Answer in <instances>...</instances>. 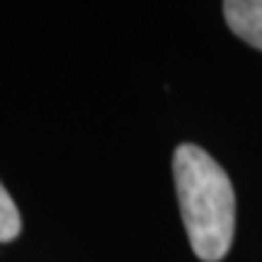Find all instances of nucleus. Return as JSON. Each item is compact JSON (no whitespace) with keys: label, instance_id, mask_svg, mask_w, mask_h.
I'll return each mask as SVG.
<instances>
[{"label":"nucleus","instance_id":"nucleus-2","mask_svg":"<svg viewBox=\"0 0 262 262\" xmlns=\"http://www.w3.org/2000/svg\"><path fill=\"white\" fill-rule=\"evenodd\" d=\"M224 17L233 34L262 51V0H228Z\"/></svg>","mask_w":262,"mask_h":262},{"label":"nucleus","instance_id":"nucleus-3","mask_svg":"<svg viewBox=\"0 0 262 262\" xmlns=\"http://www.w3.org/2000/svg\"><path fill=\"white\" fill-rule=\"evenodd\" d=\"M19 231H22V216H19L12 196L8 194V189L0 185V243L15 241Z\"/></svg>","mask_w":262,"mask_h":262},{"label":"nucleus","instance_id":"nucleus-1","mask_svg":"<svg viewBox=\"0 0 262 262\" xmlns=\"http://www.w3.org/2000/svg\"><path fill=\"white\" fill-rule=\"evenodd\" d=\"M175 189L189 245L202 262L224 260L235 231V194L224 168L194 143L172 156Z\"/></svg>","mask_w":262,"mask_h":262}]
</instances>
